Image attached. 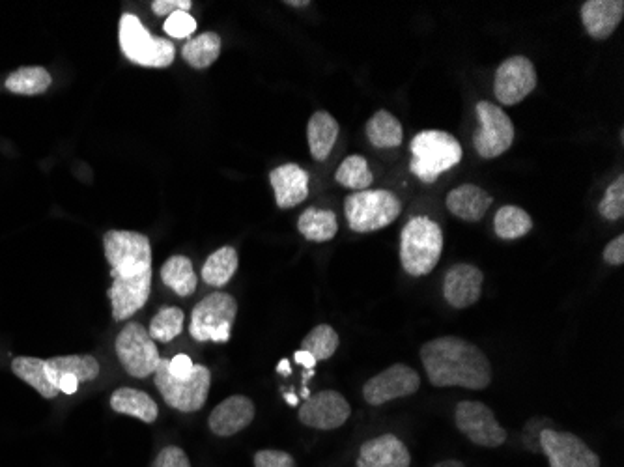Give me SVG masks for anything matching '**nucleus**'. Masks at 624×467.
<instances>
[{
	"mask_svg": "<svg viewBox=\"0 0 624 467\" xmlns=\"http://www.w3.org/2000/svg\"><path fill=\"white\" fill-rule=\"evenodd\" d=\"M255 402L243 395L228 397L213 408L208 425L215 436L232 438L255 421Z\"/></svg>",
	"mask_w": 624,
	"mask_h": 467,
	"instance_id": "nucleus-18",
	"label": "nucleus"
},
{
	"mask_svg": "<svg viewBox=\"0 0 624 467\" xmlns=\"http://www.w3.org/2000/svg\"><path fill=\"white\" fill-rule=\"evenodd\" d=\"M284 398H286V402H288V404H292V406H296V404H298V398L294 397L292 393H288V395H284Z\"/></svg>",
	"mask_w": 624,
	"mask_h": 467,
	"instance_id": "nucleus-49",
	"label": "nucleus"
},
{
	"mask_svg": "<svg viewBox=\"0 0 624 467\" xmlns=\"http://www.w3.org/2000/svg\"><path fill=\"white\" fill-rule=\"evenodd\" d=\"M367 137L374 148H398L404 141L402 124L389 111H378L367 122Z\"/></svg>",
	"mask_w": 624,
	"mask_h": 467,
	"instance_id": "nucleus-30",
	"label": "nucleus"
},
{
	"mask_svg": "<svg viewBox=\"0 0 624 467\" xmlns=\"http://www.w3.org/2000/svg\"><path fill=\"white\" fill-rule=\"evenodd\" d=\"M161 281L180 298H189L197 290V275L187 256H171L161 268Z\"/></svg>",
	"mask_w": 624,
	"mask_h": 467,
	"instance_id": "nucleus-26",
	"label": "nucleus"
},
{
	"mask_svg": "<svg viewBox=\"0 0 624 467\" xmlns=\"http://www.w3.org/2000/svg\"><path fill=\"white\" fill-rule=\"evenodd\" d=\"M454 423L471 443L479 447L497 449L507 441V430L497 423L494 411L483 402H458L454 411Z\"/></svg>",
	"mask_w": 624,
	"mask_h": 467,
	"instance_id": "nucleus-11",
	"label": "nucleus"
},
{
	"mask_svg": "<svg viewBox=\"0 0 624 467\" xmlns=\"http://www.w3.org/2000/svg\"><path fill=\"white\" fill-rule=\"evenodd\" d=\"M270 182L275 191V202L281 210L296 208L309 197V174L296 163H286L271 170Z\"/></svg>",
	"mask_w": 624,
	"mask_h": 467,
	"instance_id": "nucleus-21",
	"label": "nucleus"
},
{
	"mask_svg": "<svg viewBox=\"0 0 624 467\" xmlns=\"http://www.w3.org/2000/svg\"><path fill=\"white\" fill-rule=\"evenodd\" d=\"M238 314V301L227 292H213L195 305L189 335L197 342H228Z\"/></svg>",
	"mask_w": 624,
	"mask_h": 467,
	"instance_id": "nucleus-7",
	"label": "nucleus"
},
{
	"mask_svg": "<svg viewBox=\"0 0 624 467\" xmlns=\"http://www.w3.org/2000/svg\"><path fill=\"white\" fill-rule=\"evenodd\" d=\"M443 251V232L430 217L408 221L400 234V264L412 277H425L438 266Z\"/></svg>",
	"mask_w": 624,
	"mask_h": 467,
	"instance_id": "nucleus-2",
	"label": "nucleus"
},
{
	"mask_svg": "<svg viewBox=\"0 0 624 467\" xmlns=\"http://www.w3.org/2000/svg\"><path fill=\"white\" fill-rule=\"evenodd\" d=\"M539 447L546 454L550 467H600L598 454L570 432L544 428L539 434Z\"/></svg>",
	"mask_w": 624,
	"mask_h": 467,
	"instance_id": "nucleus-12",
	"label": "nucleus"
},
{
	"mask_svg": "<svg viewBox=\"0 0 624 467\" xmlns=\"http://www.w3.org/2000/svg\"><path fill=\"white\" fill-rule=\"evenodd\" d=\"M195 370V363L191 361V357L185 354H178L169 361V372L174 378H189Z\"/></svg>",
	"mask_w": 624,
	"mask_h": 467,
	"instance_id": "nucleus-43",
	"label": "nucleus"
},
{
	"mask_svg": "<svg viewBox=\"0 0 624 467\" xmlns=\"http://www.w3.org/2000/svg\"><path fill=\"white\" fill-rule=\"evenodd\" d=\"M113 286L107 296L113 305V318L116 322L129 320L146 305L152 292V269L129 275H111Z\"/></svg>",
	"mask_w": 624,
	"mask_h": 467,
	"instance_id": "nucleus-16",
	"label": "nucleus"
},
{
	"mask_svg": "<svg viewBox=\"0 0 624 467\" xmlns=\"http://www.w3.org/2000/svg\"><path fill=\"white\" fill-rule=\"evenodd\" d=\"M335 180L337 184L355 191H365L372 182L374 176L369 169V163L363 156L346 157L339 165V169L335 172Z\"/></svg>",
	"mask_w": 624,
	"mask_h": 467,
	"instance_id": "nucleus-35",
	"label": "nucleus"
},
{
	"mask_svg": "<svg viewBox=\"0 0 624 467\" xmlns=\"http://www.w3.org/2000/svg\"><path fill=\"white\" fill-rule=\"evenodd\" d=\"M339 333L327 324H320L309 331V335L301 342V350L311 354L316 363L327 361L339 348Z\"/></svg>",
	"mask_w": 624,
	"mask_h": 467,
	"instance_id": "nucleus-34",
	"label": "nucleus"
},
{
	"mask_svg": "<svg viewBox=\"0 0 624 467\" xmlns=\"http://www.w3.org/2000/svg\"><path fill=\"white\" fill-rule=\"evenodd\" d=\"M583 27L596 40H608L621 25L624 15L623 0H587L582 4Z\"/></svg>",
	"mask_w": 624,
	"mask_h": 467,
	"instance_id": "nucleus-20",
	"label": "nucleus"
},
{
	"mask_svg": "<svg viewBox=\"0 0 624 467\" xmlns=\"http://www.w3.org/2000/svg\"><path fill=\"white\" fill-rule=\"evenodd\" d=\"M103 249L111 264V275H129L152 269V245L144 234L109 230L103 236Z\"/></svg>",
	"mask_w": 624,
	"mask_h": 467,
	"instance_id": "nucleus-8",
	"label": "nucleus"
},
{
	"mask_svg": "<svg viewBox=\"0 0 624 467\" xmlns=\"http://www.w3.org/2000/svg\"><path fill=\"white\" fill-rule=\"evenodd\" d=\"M277 370H279V372H281V374H286V376H288V374H290V372H292V368H290V363H288V361H286V359H283V361H281V363H279V367H277Z\"/></svg>",
	"mask_w": 624,
	"mask_h": 467,
	"instance_id": "nucleus-48",
	"label": "nucleus"
},
{
	"mask_svg": "<svg viewBox=\"0 0 624 467\" xmlns=\"http://www.w3.org/2000/svg\"><path fill=\"white\" fill-rule=\"evenodd\" d=\"M537 88V71L527 57L507 58L496 71L494 96L503 105H518Z\"/></svg>",
	"mask_w": 624,
	"mask_h": 467,
	"instance_id": "nucleus-14",
	"label": "nucleus"
},
{
	"mask_svg": "<svg viewBox=\"0 0 624 467\" xmlns=\"http://www.w3.org/2000/svg\"><path fill=\"white\" fill-rule=\"evenodd\" d=\"M410 170L423 184H434L443 172L462 161V146L451 133L426 129L413 137Z\"/></svg>",
	"mask_w": 624,
	"mask_h": 467,
	"instance_id": "nucleus-3",
	"label": "nucleus"
},
{
	"mask_svg": "<svg viewBox=\"0 0 624 467\" xmlns=\"http://www.w3.org/2000/svg\"><path fill=\"white\" fill-rule=\"evenodd\" d=\"M163 30L172 36V38H178V40H184L189 38L191 34H195L197 30V21L195 17L189 14V12H174V14L167 17Z\"/></svg>",
	"mask_w": 624,
	"mask_h": 467,
	"instance_id": "nucleus-38",
	"label": "nucleus"
},
{
	"mask_svg": "<svg viewBox=\"0 0 624 467\" xmlns=\"http://www.w3.org/2000/svg\"><path fill=\"white\" fill-rule=\"evenodd\" d=\"M294 359L298 361L299 365H303V367L309 368V370H311V368H314V365H316V359H314L311 354L303 352V350H299V352H296V355H294Z\"/></svg>",
	"mask_w": 624,
	"mask_h": 467,
	"instance_id": "nucleus-45",
	"label": "nucleus"
},
{
	"mask_svg": "<svg viewBox=\"0 0 624 467\" xmlns=\"http://www.w3.org/2000/svg\"><path fill=\"white\" fill-rule=\"evenodd\" d=\"M494 199L479 185L464 184L447 195V208L462 221L477 223L490 210Z\"/></svg>",
	"mask_w": 624,
	"mask_h": 467,
	"instance_id": "nucleus-22",
	"label": "nucleus"
},
{
	"mask_svg": "<svg viewBox=\"0 0 624 467\" xmlns=\"http://www.w3.org/2000/svg\"><path fill=\"white\" fill-rule=\"evenodd\" d=\"M111 408L116 413H124L131 415L135 419H139L142 423H156L159 408H157L156 400L146 395L144 391L133 389V387H120L111 395Z\"/></svg>",
	"mask_w": 624,
	"mask_h": 467,
	"instance_id": "nucleus-24",
	"label": "nucleus"
},
{
	"mask_svg": "<svg viewBox=\"0 0 624 467\" xmlns=\"http://www.w3.org/2000/svg\"><path fill=\"white\" fill-rule=\"evenodd\" d=\"M421 361L434 387L483 391L492 383V365L483 350L460 337H440L423 344Z\"/></svg>",
	"mask_w": 624,
	"mask_h": 467,
	"instance_id": "nucleus-1",
	"label": "nucleus"
},
{
	"mask_svg": "<svg viewBox=\"0 0 624 467\" xmlns=\"http://www.w3.org/2000/svg\"><path fill=\"white\" fill-rule=\"evenodd\" d=\"M598 212L608 221H619L624 215V174L606 189L604 197L598 204Z\"/></svg>",
	"mask_w": 624,
	"mask_h": 467,
	"instance_id": "nucleus-37",
	"label": "nucleus"
},
{
	"mask_svg": "<svg viewBox=\"0 0 624 467\" xmlns=\"http://www.w3.org/2000/svg\"><path fill=\"white\" fill-rule=\"evenodd\" d=\"M193 8L191 0H154L152 2V12L156 15H169L174 12H189Z\"/></svg>",
	"mask_w": 624,
	"mask_h": 467,
	"instance_id": "nucleus-41",
	"label": "nucleus"
},
{
	"mask_svg": "<svg viewBox=\"0 0 624 467\" xmlns=\"http://www.w3.org/2000/svg\"><path fill=\"white\" fill-rule=\"evenodd\" d=\"M240 256L234 247H221L202 266V281L212 288H223L236 275Z\"/></svg>",
	"mask_w": 624,
	"mask_h": 467,
	"instance_id": "nucleus-27",
	"label": "nucleus"
},
{
	"mask_svg": "<svg viewBox=\"0 0 624 467\" xmlns=\"http://www.w3.org/2000/svg\"><path fill=\"white\" fill-rule=\"evenodd\" d=\"M309 4H311L309 0H286V6H292V8H305Z\"/></svg>",
	"mask_w": 624,
	"mask_h": 467,
	"instance_id": "nucleus-47",
	"label": "nucleus"
},
{
	"mask_svg": "<svg viewBox=\"0 0 624 467\" xmlns=\"http://www.w3.org/2000/svg\"><path fill=\"white\" fill-rule=\"evenodd\" d=\"M533 228L531 215L518 206H503L499 208L494 219V230L501 240H518L524 238Z\"/></svg>",
	"mask_w": 624,
	"mask_h": 467,
	"instance_id": "nucleus-33",
	"label": "nucleus"
},
{
	"mask_svg": "<svg viewBox=\"0 0 624 467\" xmlns=\"http://www.w3.org/2000/svg\"><path fill=\"white\" fill-rule=\"evenodd\" d=\"M412 454L402 439L383 434L361 445L357 467H410Z\"/></svg>",
	"mask_w": 624,
	"mask_h": 467,
	"instance_id": "nucleus-19",
	"label": "nucleus"
},
{
	"mask_svg": "<svg viewBox=\"0 0 624 467\" xmlns=\"http://www.w3.org/2000/svg\"><path fill=\"white\" fill-rule=\"evenodd\" d=\"M45 374L55 387L64 374H73L79 383L92 382L100 376V363L94 355H58L45 361Z\"/></svg>",
	"mask_w": 624,
	"mask_h": 467,
	"instance_id": "nucleus-23",
	"label": "nucleus"
},
{
	"mask_svg": "<svg viewBox=\"0 0 624 467\" xmlns=\"http://www.w3.org/2000/svg\"><path fill=\"white\" fill-rule=\"evenodd\" d=\"M58 393L64 395H75L79 389V380L73 374H64L57 383Z\"/></svg>",
	"mask_w": 624,
	"mask_h": 467,
	"instance_id": "nucleus-44",
	"label": "nucleus"
},
{
	"mask_svg": "<svg viewBox=\"0 0 624 467\" xmlns=\"http://www.w3.org/2000/svg\"><path fill=\"white\" fill-rule=\"evenodd\" d=\"M604 262L610 266H623L624 264V236L619 234L617 238L606 245L604 249Z\"/></svg>",
	"mask_w": 624,
	"mask_h": 467,
	"instance_id": "nucleus-42",
	"label": "nucleus"
},
{
	"mask_svg": "<svg viewBox=\"0 0 624 467\" xmlns=\"http://www.w3.org/2000/svg\"><path fill=\"white\" fill-rule=\"evenodd\" d=\"M339 131H341L339 122L331 114L326 111L312 114L309 126H307V141L311 148V156L316 161H326L329 154L333 152Z\"/></svg>",
	"mask_w": 624,
	"mask_h": 467,
	"instance_id": "nucleus-25",
	"label": "nucleus"
},
{
	"mask_svg": "<svg viewBox=\"0 0 624 467\" xmlns=\"http://www.w3.org/2000/svg\"><path fill=\"white\" fill-rule=\"evenodd\" d=\"M221 36L215 32H204L187 40L182 47V58L195 70H206L221 55Z\"/></svg>",
	"mask_w": 624,
	"mask_h": 467,
	"instance_id": "nucleus-29",
	"label": "nucleus"
},
{
	"mask_svg": "<svg viewBox=\"0 0 624 467\" xmlns=\"http://www.w3.org/2000/svg\"><path fill=\"white\" fill-rule=\"evenodd\" d=\"M154 383L159 395L171 408L191 413L202 410L206 404L212 387V374L210 368L195 365L189 378H174L169 372V361L161 359L154 372Z\"/></svg>",
	"mask_w": 624,
	"mask_h": 467,
	"instance_id": "nucleus-6",
	"label": "nucleus"
},
{
	"mask_svg": "<svg viewBox=\"0 0 624 467\" xmlns=\"http://www.w3.org/2000/svg\"><path fill=\"white\" fill-rule=\"evenodd\" d=\"M475 111L481 124L473 135L475 152L484 159L503 156L514 142V124L509 114L490 101H479Z\"/></svg>",
	"mask_w": 624,
	"mask_h": 467,
	"instance_id": "nucleus-10",
	"label": "nucleus"
},
{
	"mask_svg": "<svg viewBox=\"0 0 624 467\" xmlns=\"http://www.w3.org/2000/svg\"><path fill=\"white\" fill-rule=\"evenodd\" d=\"M421 387V378L412 367L397 363L385 368L363 387L365 402L378 408L397 398L412 397Z\"/></svg>",
	"mask_w": 624,
	"mask_h": 467,
	"instance_id": "nucleus-13",
	"label": "nucleus"
},
{
	"mask_svg": "<svg viewBox=\"0 0 624 467\" xmlns=\"http://www.w3.org/2000/svg\"><path fill=\"white\" fill-rule=\"evenodd\" d=\"M53 83L51 73L40 66H29L15 70L6 79V88L17 96H38Z\"/></svg>",
	"mask_w": 624,
	"mask_h": 467,
	"instance_id": "nucleus-32",
	"label": "nucleus"
},
{
	"mask_svg": "<svg viewBox=\"0 0 624 467\" xmlns=\"http://www.w3.org/2000/svg\"><path fill=\"white\" fill-rule=\"evenodd\" d=\"M402 212V202L393 191L365 189L344 200V213L354 232H376L395 223Z\"/></svg>",
	"mask_w": 624,
	"mask_h": 467,
	"instance_id": "nucleus-5",
	"label": "nucleus"
},
{
	"mask_svg": "<svg viewBox=\"0 0 624 467\" xmlns=\"http://www.w3.org/2000/svg\"><path fill=\"white\" fill-rule=\"evenodd\" d=\"M12 372L19 380L34 387L43 398H55L58 395V389L49 382L47 374H45V361L38 357H15L12 361Z\"/></svg>",
	"mask_w": 624,
	"mask_h": 467,
	"instance_id": "nucleus-31",
	"label": "nucleus"
},
{
	"mask_svg": "<svg viewBox=\"0 0 624 467\" xmlns=\"http://www.w3.org/2000/svg\"><path fill=\"white\" fill-rule=\"evenodd\" d=\"M152 467H191V462H189L187 454L180 447L169 445V447H165L161 453L157 454Z\"/></svg>",
	"mask_w": 624,
	"mask_h": 467,
	"instance_id": "nucleus-40",
	"label": "nucleus"
},
{
	"mask_svg": "<svg viewBox=\"0 0 624 467\" xmlns=\"http://www.w3.org/2000/svg\"><path fill=\"white\" fill-rule=\"evenodd\" d=\"M185 314L178 307H163L157 311L156 316L150 322V337L159 342H171L176 339L184 329Z\"/></svg>",
	"mask_w": 624,
	"mask_h": 467,
	"instance_id": "nucleus-36",
	"label": "nucleus"
},
{
	"mask_svg": "<svg viewBox=\"0 0 624 467\" xmlns=\"http://www.w3.org/2000/svg\"><path fill=\"white\" fill-rule=\"evenodd\" d=\"M484 273L471 264H454L443 279V298L453 309H468L483 294Z\"/></svg>",
	"mask_w": 624,
	"mask_h": 467,
	"instance_id": "nucleus-17",
	"label": "nucleus"
},
{
	"mask_svg": "<svg viewBox=\"0 0 624 467\" xmlns=\"http://www.w3.org/2000/svg\"><path fill=\"white\" fill-rule=\"evenodd\" d=\"M434 467H466L462 462H458V460H441Z\"/></svg>",
	"mask_w": 624,
	"mask_h": 467,
	"instance_id": "nucleus-46",
	"label": "nucleus"
},
{
	"mask_svg": "<svg viewBox=\"0 0 624 467\" xmlns=\"http://www.w3.org/2000/svg\"><path fill=\"white\" fill-rule=\"evenodd\" d=\"M352 415V408L344 395L337 391H320L305 398L299 406V423L316 430L341 428Z\"/></svg>",
	"mask_w": 624,
	"mask_h": 467,
	"instance_id": "nucleus-15",
	"label": "nucleus"
},
{
	"mask_svg": "<svg viewBox=\"0 0 624 467\" xmlns=\"http://www.w3.org/2000/svg\"><path fill=\"white\" fill-rule=\"evenodd\" d=\"M255 467H298L292 454L264 449L255 454Z\"/></svg>",
	"mask_w": 624,
	"mask_h": 467,
	"instance_id": "nucleus-39",
	"label": "nucleus"
},
{
	"mask_svg": "<svg viewBox=\"0 0 624 467\" xmlns=\"http://www.w3.org/2000/svg\"><path fill=\"white\" fill-rule=\"evenodd\" d=\"M118 42L126 58L142 68H169L176 57L174 45L165 38L152 36L137 15L120 17Z\"/></svg>",
	"mask_w": 624,
	"mask_h": 467,
	"instance_id": "nucleus-4",
	"label": "nucleus"
},
{
	"mask_svg": "<svg viewBox=\"0 0 624 467\" xmlns=\"http://www.w3.org/2000/svg\"><path fill=\"white\" fill-rule=\"evenodd\" d=\"M114 350L120 359V365L133 378H148L156 372L161 361L156 342L150 337L148 329L139 322H129L120 331L114 342Z\"/></svg>",
	"mask_w": 624,
	"mask_h": 467,
	"instance_id": "nucleus-9",
	"label": "nucleus"
},
{
	"mask_svg": "<svg viewBox=\"0 0 624 467\" xmlns=\"http://www.w3.org/2000/svg\"><path fill=\"white\" fill-rule=\"evenodd\" d=\"M298 230L305 240L316 241V243L333 240L339 232L337 215L329 210L307 208L299 215Z\"/></svg>",
	"mask_w": 624,
	"mask_h": 467,
	"instance_id": "nucleus-28",
	"label": "nucleus"
}]
</instances>
